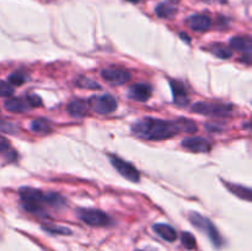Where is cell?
<instances>
[{"mask_svg":"<svg viewBox=\"0 0 252 251\" xmlns=\"http://www.w3.org/2000/svg\"><path fill=\"white\" fill-rule=\"evenodd\" d=\"M76 85L79 88H85V89H91V90H98L101 88L100 84L96 83L95 80H91L88 76H81L76 80Z\"/></svg>","mask_w":252,"mask_h":251,"instance_id":"cell-23","label":"cell"},{"mask_svg":"<svg viewBox=\"0 0 252 251\" xmlns=\"http://www.w3.org/2000/svg\"><path fill=\"white\" fill-rule=\"evenodd\" d=\"M170 86H171L175 103L179 106H186L189 103V97L184 84L177 80H171L170 81Z\"/></svg>","mask_w":252,"mask_h":251,"instance_id":"cell-11","label":"cell"},{"mask_svg":"<svg viewBox=\"0 0 252 251\" xmlns=\"http://www.w3.org/2000/svg\"><path fill=\"white\" fill-rule=\"evenodd\" d=\"M230 47L239 52H243L246 56H251L252 52V38L249 36L245 37H233L230 39Z\"/></svg>","mask_w":252,"mask_h":251,"instance_id":"cell-13","label":"cell"},{"mask_svg":"<svg viewBox=\"0 0 252 251\" xmlns=\"http://www.w3.org/2000/svg\"><path fill=\"white\" fill-rule=\"evenodd\" d=\"M226 187H228L229 191L231 193L236 194L240 198L246 199V201H250L251 199V189L249 187L241 186V185H235V184H228L226 182Z\"/></svg>","mask_w":252,"mask_h":251,"instance_id":"cell-19","label":"cell"},{"mask_svg":"<svg viewBox=\"0 0 252 251\" xmlns=\"http://www.w3.org/2000/svg\"><path fill=\"white\" fill-rule=\"evenodd\" d=\"M101 75L112 85H123L130 80V73L122 68H107L101 71Z\"/></svg>","mask_w":252,"mask_h":251,"instance_id":"cell-8","label":"cell"},{"mask_svg":"<svg viewBox=\"0 0 252 251\" xmlns=\"http://www.w3.org/2000/svg\"><path fill=\"white\" fill-rule=\"evenodd\" d=\"M88 103L84 100H73L68 103V112L73 117H84L88 113Z\"/></svg>","mask_w":252,"mask_h":251,"instance_id":"cell-15","label":"cell"},{"mask_svg":"<svg viewBox=\"0 0 252 251\" xmlns=\"http://www.w3.org/2000/svg\"><path fill=\"white\" fill-rule=\"evenodd\" d=\"M181 243H182V245L187 249V250H193V249H196V245H197L196 238H194L191 233H189V231H185V233H182Z\"/></svg>","mask_w":252,"mask_h":251,"instance_id":"cell-24","label":"cell"},{"mask_svg":"<svg viewBox=\"0 0 252 251\" xmlns=\"http://www.w3.org/2000/svg\"><path fill=\"white\" fill-rule=\"evenodd\" d=\"M192 111L201 113L204 116H213V117H228L233 113L234 107L231 105L211 102H197L192 106Z\"/></svg>","mask_w":252,"mask_h":251,"instance_id":"cell-4","label":"cell"},{"mask_svg":"<svg viewBox=\"0 0 252 251\" xmlns=\"http://www.w3.org/2000/svg\"><path fill=\"white\" fill-rule=\"evenodd\" d=\"M42 229L46 230L47 233L53 234V235H70L71 230L66 226L58 225V224H44L42 225Z\"/></svg>","mask_w":252,"mask_h":251,"instance_id":"cell-21","label":"cell"},{"mask_svg":"<svg viewBox=\"0 0 252 251\" xmlns=\"http://www.w3.org/2000/svg\"><path fill=\"white\" fill-rule=\"evenodd\" d=\"M5 108L10 112H14V113H21L25 112L27 110V105L24 100L19 97H11V98H7L4 103Z\"/></svg>","mask_w":252,"mask_h":251,"instance_id":"cell-17","label":"cell"},{"mask_svg":"<svg viewBox=\"0 0 252 251\" xmlns=\"http://www.w3.org/2000/svg\"><path fill=\"white\" fill-rule=\"evenodd\" d=\"M79 219L84 221L85 224L90 226H106L111 224V218L108 214L100 209L94 208H79L76 211Z\"/></svg>","mask_w":252,"mask_h":251,"instance_id":"cell-5","label":"cell"},{"mask_svg":"<svg viewBox=\"0 0 252 251\" xmlns=\"http://www.w3.org/2000/svg\"><path fill=\"white\" fill-rule=\"evenodd\" d=\"M187 25L193 31L202 32L207 31L211 27L212 20L207 15H192L187 19Z\"/></svg>","mask_w":252,"mask_h":251,"instance_id":"cell-12","label":"cell"},{"mask_svg":"<svg viewBox=\"0 0 252 251\" xmlns=\"http://www.w3.org/2000/svg\"><path fill=\"white\" fill-rule=\"evenodd\" d=\"M126 1H129V2H138L139 0H126Z\"/></svg>","mask_w":252,"mask_h":251,"instance_id":"cell-31","label":"cell"},{"mask_svg":"<svg viewBox=\"0 0 252 251\" xmlns=\"http://www.w3.org/2000/svg\"><path fill=\"white\" fill-rule=\"evenodd\" d=\"M181 145L189 152L206 153L211 150V143L202 137H187L182 140Z\"/></svg>","mask_w":252,"mask_h":251,"instance_id":"cell-9","label":"cell"},{"mask_svg":"<svg viewBox=\"0 0 252 251\" xmlns=\"http://www.w3.org/2000/svg\"><path fill=\"white\" fill-rule=\"evenodd\" d=\"M19 130V127L17 125L11 122H7V121H4L0 118V132L7 133V134H14Z\"/></svg>","mask_w":252,"mask_h":251,"instance_id":"cell-25","label":"cell"},{"mask_svg":"<svg viewBox=\"0 0 252 251\" xmlns=\"http://www.w3.org/2000/svg\"><path fill=\"white\" fill-rule=\"evenodd\" d=\"M89 106L100 115H110L117 108V101L111 95L93 96L89 98Z\"/></svg>","mask_w":252,"mask_h":251,"instance_id":"cell-6","label":"cell"},{"mask_svg":"<svg viewBox=\"0 0 252 251\" xmlns=\"http://www.w3.org/2000/svg\"><path fill=\"white\" fill-rule=\"evenodd\" d=\"M111 164H112L113 167L127 180H129V181L132 182L139 181V171H138L137 167L133 166L130 162L126 161V160L121 159V157H116V155H112V157H111Z\"/></svg>","mask_w":252,"mask_h":251,"instance_id":"cell-7","label":"cell"},{"mask_svg":"<svg viewBox=\"0 0 252 251\" xmlns=\"http://www.w3.org/2000/svg\"><path fill=\"white\" fill-rule=\"evenodd\" d=\"M203 1H206V2H220V4H223V2H225L226 0H203Z\"/></svg>","mask_w":252,"mask_h":251,"instance_id":"cell-30","label":"cell"},{"mask_svg":"<svg viewBox=\"0 0 252 251\" xmlns=\"http://www.w3.org/2000/svg\"><path fill=\"white\" fill-rule=\"evenodd\" d=\"M27 103L30 106H32V107H38V106L42 105V100L38 95L32 94V95L27 96Z\"/></svg>","mask_w":252,"mask_h":251,"instance_id":"cell-28","label":"cell"},{"mask_svg":"<svg viewBox=\"0 0 252 251\" xmlns=\"http://www.w3.org/2000/svg\"><path fill=\"white\" fill-rule=\"evenodd\" d=\"M43 192L33 187H22L20 188V197H21L22 206L27 212L32 214L43 213L42 203L43 202Z\"/></svg>","mask_w":252,"mask_h":251,"instance_id":"cell-3","label":"cell"},{"mask_svg":"<svg viewBox=\"0 0 252 251\" xmlns=\"http://www.w3.org/2000/svg\"><path fill=\"white\" fill-rule=\"evenodd\" d=\"M153 94V89L149 84H143L138 83L134 85L130 86L128 89V96L129 98L135 101H139V102H144V101L149 100L150 96Z\"/></svg>","mask_w":252,"mask_h":251,"instance_id":"cell-10","label":"cell"},{"mask_svg":"<svg viewBox=\"0 0 252 251\" xmlns=\"http://www.w3.org/2000/svg\"><path fill=\"white\" fill-rule=\"evenodd\" d=\"M9 148H10L9 140H7L6 138H4V137H1V135H0V153L6 152Z\"/></svg>","mask_w":252,"mask_h":251,"instance_id":"cell-29","label":"cell"},{"mask_svg":"<svg viewBox=\"0 0 252 251\" xmlns=\"http://www.w3.org/2000/svg\"><path fill=\"white\" fill-rule=\"evenodd\" d=\"M14 93V89L10 86L9 83L6 81L0 80V97H7V96H11Z\"/></svg>","mask_w":252,"mask_h":251,"instance_id":"cell-27","label":"cell"},{"mask_svg":"<svg viewBox=\"0 0 252 251\" xmlns=\"http://www.w3.org/2000/svg\"><path fill=\"white\" fill-rule=\"evenodd\" d=\"M43 202L51 207H62L65 203V199L58 193H44Z\"/></svg>","mask_w":252,"mask_h":251,"instance_id":"cell-22","label":"cell"},{"mask_svg":"<svg viewBox=\"0 0 252 251\" xmlns=\"http://www.w3.org/2000/svg\"><path fill=\"white\" fill-rule=\"evenodd\" d=\"M135 251H149V250H135Z\"/></svg>","mask_w":252,"mask_h":251,"instance_id":"cell-32","label":"cell"},{"mask_svg":"<svg viewBox=\"0 0 252 251\" xmlns=\"http://www.w3.org/2000/svg\"><path fill=\"white\" fill-rule=\"evenodd\" d=\"M30 128H31V130L39 133V134H46V133L51 132V125L48 123V121L42 120V118L32 121Z\"/></svg>","mask_w":252,"mask_h":251,"instance_id":"cell-20","label":"cell"},{"mask_svg":"<svg viewBox=\"0 0 252 251\" xmlns=\"http://www.w3.org/2000/svg\"><path fill=\"white\" fill-rule=\"evenodd\" d=\"M133 133L137 137L147 140L167 139L181 132L179 120L164 121L153 117H144L134 123L132 127Z\"/></svg>","mask_w":252,"mask_h":251,"instance_id":"cell-1","label":"cell"},{"mask_svg":"<svg viewBox=\"0 0 252 251\" xmlns=\"http://www.w3.org/2000/svg\"><path fill=\"white\" fill-rule=\"evenodd\" d=\"M153 230L158 234L161 239H164L165 241H169V243H174L177 239V233L171 225L169 224H154L153 226Z\"/></svg>","mask_w":252,"mask_h":251,"instance_id":"cell-14","label":"cell"},{"mask_svg":"<svg viewBox=\"0 0 252 251\" xmlns=\"http://www.w3.org/2000/svg\"><path fill=\"white\" fill-rule=\"evenodd\" d=\"M26 81V74L22 71H15V73L10 74L9 76V83L15 86H19Z\"/></svg>","mask_w":252,"mask_h":251,"instance_id":"cell-26","label":"cell"},{"mask_svg":"<svg viewBox=\"0 0 252 251\" xmlns=\"http://www.w3.org/2000/svg\"><path fill=\"white\" fill-rule=\"evenodd\" d=\"M155 12L161 19H171L176 15L177 7L171 2H160L157 7H155Z\"/></svg>","mask_w":252,"mask_h":251,"instance_id":"cell-16","label":"cell"},{"mask_svg":"<svg viewBox=\"0 0 252 251\" xmlns=\"http://www.w3.org/2000/svg\"><path fill=\"white\" fill-rule=\"evenodd\" d=\"M207 49H208L211 53H213L214 56L221 59H229L230 57H233V49L224 46V44L221 43H213L211 44Z\"/></svg>","mask_w":252,"mask_h":251,"instance_id":"cell-18","label":"cell"},{"mask_svg":"<svg viewBox=\"0 0 252 251\" xmlns=\"http://www.w3.org/2000/svg\"><path fill=\"white\" fill-rule=\"evenodd\" d=\"M189 218V221H191L198 230H201L202 233H204L208 236L211 243L213 244L216 248H220V246L223 245V239H221L218 229H217V226L214 225L207 217L201 216V214L197 213V212H191Z\"/></svg>","mask_w":252,"mask_h":251,"instance_id":"cell-2","label":"cell"}]
</instances>
